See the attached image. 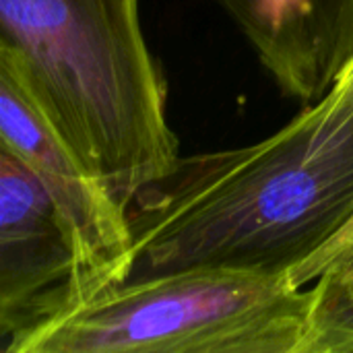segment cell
Segmentation results:
<instances>
[{
  "label": "cell",
  "mask_w": 353,
  "mask_h": 353,
  "mask_svg": "<svg viewBox=\"0 0 353 353\" xmlns=\"http://www.w3.org/2000/svg\"><path fill=\"white\" fill-rule=\"evenodd\" d=\"M321 118L329 124H341L353 116V56L343 64L329 93L316 101Z\"/></svg>",
  "instance_id": "cell-9"
},
{
  "label": "cell",
  "mask_w": 353,
  "mask_h": 353,
  "mask_svg": "<svg viewBox=\"0 0 353 353\" xmlns=\"http://www.w3.org/2000/svg\"><path fill=\"white\" fill-rule=\"evenodd\" d=\"M238 25L277 87L321 101L353 56V0H213Z\"/></svg>",
  "instance_id": "cell-6"
},
{
  "label": "cell",
  "mask_w": 353,
  "mask_h": 353,
  "mask_svg": "<svg viewBox=\"0 0 353 353\" xmlns=\"http://www.w3.org/2000/svg\"><path fill=\"white\" fill-rule=\"evenodd\" d=\"M126 283L190 269L288 277L353 217V116L308 103L271 137L188 155L126 209Z\"/></svg>",
  "instance_id": "cell-1"
},
{
  "label": "cell",
  "mask_w": 353,
  "mask_h": 353,
  "mask_svg": "<svg viewBox=\"0 0 353 353\" xmlns=\"http://www.w3.org/2000/svg\"><path fill=\"white\" fill-rule=\"evenodd\" d=\"M302 353H353V279L312 283L310 327Z\"/></svg>",
  "instance_id": "cell-7"
},
{
  "label": "cell",
  "mask_w": 353,
  "mask_h": 353,
  "mask_svg": "<svg viewBox=\"0 0 353 353\" xmlns=\"http://www.w3.org/2000/svg\"><path fill=\"white\" fill-rule=\"evenodd\" d=\"M141 0H0V48L58 134L128 209L180 159Z\"/></svg>",
  "instance_id": "cell-2"
},
{
  "label": "cell",
  "mask_w": 353,
  "mask_h": 353,
  "mask_svg": "<svg viewBox=\"0 0 353 353\" xmlns=\"http://www.w3.org/2000/svg\"><path fill=\"white\" fill-rule=\"evenodd\" d=\"M0 145L37 176L68 223L81 256L87 302L122 285L130 267L126 209L58 134L37 105L21 64L4 48H0Z\"/></svg>",
  "instance_id": "cell-4"
},
{
  "label": "cell",
  "mask_w": 353,
  "mask_h": 353,
  "mask_svg": "<svg viewBox=\"0 0 353 353\" xmlns=\"http://www.w3.org/2000/svg\"><path fill=\"white\" fill-rule=\"evenodd\" d=\"M319 279H353V217L288 275L294 288H306Z\"/></svg>",
  "instance_id": "cell-8"
},
{
  "label": "cell",
  "mask_w": 353,
  "mask_h": 353,
  "mask_svg": "<svg viewBox=\"0 0 353 353\" xmlns=\"http://www.w3.org/2000/svg\"><path fill=\"white\" fill-rule=\"evenodd\" d=\"M87 302L74 236L37 176L0 145V341H17Z\"/></svg>",
  "instance_id": "cell-5"
},
{
  "label": "cell",
  "mask_w": 353,
  "mask_h": 353,
  "mask_svg": "<svg viewBox=\"0 0 353 353\" xmlns=\"http://www.w3.org/2000/svg\"><path fill=\"white\" fill-rule=\"evenodd\" d=\"M312 288L283 275L190 269L118 285L6 353H302Z\"/></svg>",
  "instance_id": "cell-3"
}]
</instances>
